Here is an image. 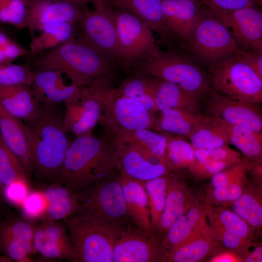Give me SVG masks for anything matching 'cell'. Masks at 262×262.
<instances>
[{
	"label": "cell",
	"mask_w": 262,
	"mask_h": 262,
	"mask_svg": "<svg viewBox=\"0 0 262 262\" xmlns=\"http://www.w3.org/2000/svg\"><path fill=\"white\" fill-rule=\"evenodd\" d=\"M116 171L115 149L110 140L85 134L70 142L55 182L77 192Z\"/></svg>",
	"instance_id": "cell-1"
},
{
	"label": "cell",
	"mask_w": 262,
	"mask_h": 262,
	"mask_svg": "<svg viewBox=\"0 0 262 262\" xmlns=\"http://www.w3.org/2000/svg\"><path fill=\"white\" fill-rule=\"evenodd\" d=\"M31 58L33 68L61 71L79 88L111 75L112 70L113 62L79 36Z\"/></svg>",
	"instance_id": "cell-2"
},
{
	"label": "cell",
	"mask_w": 262,
	"mask_h": 262,
	"mask_svg": "<svg viewBox=\"0 0 262 262\" xmlns=\"http://www.w3.org/2000/svg\"><path fill=\"white\" fill-rule=\"evenodd\" d=\"M64 113L57 105H41L27 126L33 173L40 180L55 182L70 142L63 125Z\"/></svg>",
	"instance_id": "cell-3"
},
{
	"label": "cell",
	"mask_w": 262,
	"mask_h": 262,
	"mask_svg": "<svg viewBox=\"0 0 262 262\" xmlns=\"http://www.w3.org/2000/svg\"><path fill=\"white\" fill-rule=\"evenodd\" d=\"M111 77H103L86 85L100 102L102 112L99 122L107 134L141 128L153 130L155 114L121 94L113 86Z\"/></svg>",
	"instance_id": "cell-4"
},
{
	"label": "cell",
	"mask_w": 262,
	"mask_h": 262,
	"mask_svg": "<svg viewBox=\"0 0 262 262\" xmlns=\"http://www.w3.org/2000/svg\"><path fill=\"white\" fill-rule=\"evenodd\" d=\"M78 262H112L121 227L82 211L64 219Z\"/></svg>",
	"instance_id": "cell-5"
},
{
	"label": "cell",
	"mask_w": 262,
	"mask_h": 262,
	"mask_svg": "<svg viewBox=\"0 0 262 262\" xmlns=\"http://www.w3.org/2000/svg\"><path fill=\"white\" fill-rule=\"evenodd\" d=\"M136 68L137 73L175 83L200 98L212 89L208 74L189 58L172 50H159Z\"/></svg>",
	"instance_id": "cell-6"
},
{
	"label": "cell",
	"mask_w": 262,
	"mask_h": 262,
	"mask_svg": "<svg viewBox=\"0 0 262 262\" xmlns=\"http://www.w3.org/2000/svg\"><path fill=\"white\" fill-rule=\"evenodd\" d=\"M76 193L80 211L121 227L133 223L128 214L119 175L115 174Z\"/></svg>",
	"instance_id": "cell-7"
},
{
	"label": "cell",
	"mask_w": 262,
	"mask_h": 262,
	"mask_svg": "<svg viewBox=\"0 0 262 262\" xmlns=\"http://www.w3.org/2000/svg\"><path fill=\"white\" fill-rule=\"evenodd\" d=\"M109 7L116 29L119 63L137 66L159 52L153 32L144 22L128 12Z\"/></svg>",
	"instance_id": "cell-8"
},
{
	"label": "cell",
	"mask_w": 262,
	"mask_h": 262,
	"mask_svg": "<svg viewBox=\"0 0 262 262\" xmlns=\"http://www.w3.org/2000/svg\"><path fill=\"white\" fill-rule=\"evenodd\" d=\"M208 75L214 90L238 100L262 103V78L234 56L210 66Z\"/></svg>",
	"instance_id": "cell-9"
},
{
	"label": "cell",
	"mask_w": 262,
	"mask_h": 262,
	"mask_svg": "<svg viewBox=\"0 0 262 262\" xmlns=\"http://www.w3.org/2000/svg\"><path fill=\"white\" fill-rule=\"evenodd\" d=\"M187 43L195 57L210 66L233 56L240 48L228 29L214 16L202 17Z\"/></svg>",
	"instance_id": "cell-10"
},
{
	"label": "cell",
	"mask_w": 262,
	"mask_h": 262,
	"mask_svg": "<svg viewBox=\"0 0 262 262\" xmlns=\"http://www.w3.org/2000/svg\"><path fill=\"white\" fill-rule=\"evenodd\" d=\"M168 252L163 237L133 223L124 226L113 252L112 262H166Z\"/></svg>",
	"instance_id": "cell-11"
},
{
	"label": "cell",
	"mask_w": 262,
	"mask_h": 262,
	"mask_svg": "<svg viewBox=\"0 0 262 262\" xmlns=\"http://www.w3.org/2000/svg\"><path fill=\"white\" fill-rule=\"evenodd\" d=\"M82 38L113 62H119V49L115 22L110 7L87 8L77 22Z\"/></svg>",
	"instance_id": "cell-12"
},
{
	"label": "cell",
	"mask_w": 262,
	"mask_h": 262,
	"mask_svg": "<svg viewBox=\"0 0 262 262\" xmlns=\"http://www.w3.org/2000/svg\"><path fill=\"white\" fill-rule=\"evenodd\" d=\"M205 109L207 115L231 125L262 131V115L259 104L235 99L212 89Z\"/></svg>",
	"instance_id": "cell-13"
},
{
	"label": "cell",
	"mask_w": 262,
	"mask_h": 262,
	"mask_svg": "<svg viewBox=\"0 0 262 262\" xmlns=\"http://www.w3.org/2000/svg\"><path fill=\"white\" fill-rule=\"evenodd\" d=\"M112 143L116 170L120 175L146 181L167 175L172 171L165 161L130 145Z\"/></svg>",
	"instance_id": "cell-14"
},
{
	"label": "cell",
	"mask_w": 262,
	"mask_h": 262,
	"mask_svg": "<svg viewBox=\"0 0 262 262\" xmlns=\"http://www.w3.org/2000/svg\"><path fill=\"white\" fill-rule=\"evenodd\" d=\"M210 11L228 29L239 48L242 46L262 52V14L258 7L229 12Z\"/></svg>",
	"instance_id": "cell-15"
},
{
	"label": "cell",
	"mask_w": 262,
	"mask_h": 262,
	"mask_svg": "<svg viewBox=\"0 0 262 262\" xmlns=\"http://www.w3.org/2000/svg\"><path fill=\"white\" fill-rule=\"evenodd\" d=\"M63 125L65 131L76 136L92 134L99 122L102 112L100 102L87 85L66 102Z\"/></svg>",
	"instance_id": "cell-16"
},
{
	"label": "cell",
	"mask_w": 262,
	"mask_h": 262,
	"mask_svg": "<svg viewBox=\"0 0 262 262\" xmlns=\"http://www.w3.org/2000/svg\"><path fill=\"white\" fill-rule=\"evenodd\" d=\"M83 8L69 0H32L27 10L25 28L31 37L44 26L57 22L77 23Z\"/></svg>",
	"instance_id": "cell-17"
},
{
	"label": "cell",
	"mask_w": 262,
	"mask_h": 262,
	"mask_svg": "<svg viewBox=\"0 0 262 262\" xmlns=\"http://www.w3.org/2000/svg\"><path fill=\"white\" fill-rule=\"evenodd\" d=\"M58 221H41L34 226L33 244L36 252L48 259L78 262L70 235Z\"/></svg>",
	"instance_id": "cell-18"
},
{
	"label": "cell",
	"mask_w": 262,
	"mask_h": 262,
	"mask_svg": "<svg viewBox=\"0 0 262 262\" xmlns=\"http://www.w3.org/2000/svg\"><path fill=\"white\" fill-rule=\"evenodd\" d=\"M208 201L197 197L195 202L171 225L163 237L168 253L206 229Z\"/></svg>",
	"instance_id": "cell-19"
},
{
	"label": "cell",
	"mask_w": 262,
	"mask_h": 262,
	"mask_svg": "<svg viewBox=\"0 0 262 262\" xmlns=\"http://www.w3.org/2000/svg\"><path fill=\"white\" fill-rule=\"evenodd\" d=\"M199 0H162L164 23L175 38L188 42L203 17Z\"/></svg>",
	"instance_id": "cell-20"
},
{
	"label": "cell",
	"mask_w": 262,
	"mask_h": 262,
	"mask_svg": "<svg viewBox=\"0 0 262 262\" xmlns=\"http://www.w3.org/2000/svg\"><path fill=\"white\" fill-rule=\"evenodd\" d=\"M64 74L59 70L37 69L31 88L40 104L57 105L65 102L78 91L79 88L74 83L66 84Z\"/></svg>",
	"instance_id": "cell-21"
},
{
	"label": "cell",
	"mask_w": 262,
	"mask_h": 262,
	"mask_svg": "<svg viewBox=\"0 0 262 262\" xmlns=\"http://www.w3.org/2000/svg\"><path fill=\"white\" fill-rule=\"evenodd\" d=\"M21 120L0 106V135L5 144L15 154L29 176L33 173L29 138V131Z\"/></svg>",
	"instance_id": "cell-22"
},
{
	"label": "cell",
	"mask_w": 262,
	"mask_h": 262,
	"mask_svg": "<svg viewBox=\"0 0 262 262\" xmlns=\"http://www.w3.org/2000/svg\"><path fill=\"white\" fill-rule=\"evenodd\" d=\"M197 197L188 189L176 171L168 174L165 208L158 232L164 237L171 225L195 202Z\"/></svg>",
	"instance_id": "cell-23"
},
{
	"label": "cell",
	"mask_w": 262,
	"mask_h": 262,
	"mask_svg": "<svg viewBox=\"0 0 262 262\" xmlns=\"http://www.w3.org/2000/svg\"><path fill=\"white\" fill-rule=\"evenodd\" d=\"M107 5L128 12L155 32L164 42H172L175 37L164 21L162 0H106Z\"/></svg>",
	"instance_id": "cell-24"
},
{
	"label": "cell",
	"mask_w": 262,
	"mask_h": 262,
	"mask_svg": "<svg viewBox=\"0 0 262 262\" xmlns=\"http://www.w3.org/2000/svg\"><path fill=\"white\" fill-rule=\"evenodd\" d=\"M0 106L28 124L35 121L41 104L35 99L31 85H0Z\"/></svg>",
	"instance_id": "cell-25"
},
{
	"label": "cell",
	"mask_w": 262,
	"mask_h": 262,
	"mask_svg": "<svg viewBox=\"0 0 262 262\" xmlns=\"http://www.w3.org/2000/svg\"><path fill=\"white\" fill-rule=\"evenodd\" d=\"M153 130L157 132L189 137L195 131L212 120L201 113L168 109L159 112Z\"/></svg>",
	"instance_id": "cell-26"
},
{
	"label": "cell",
	"mask_w": 262,
	"mask_h": 262,
	"mask_svg": "<svg viewBox=\"0 0 262 262\" xmlns=\"http://www.w3.org/2000/svg\"><path fill=\"white\" fill-rule=\"evenodd\" d=\"M152 77V86L158 112L173 109L201 113L200 98L178 85Z\"/></svg>",
	"instance_id": "cell-27"
},
{
	"label": "cell",
	"mask_w": 262,
	"mask_h": 262,
	"mask_svg": "<svg viewBox=\"0 0 262 262\" xmlns=\"http://www.w3.org/2000/svg\"><path fill=\"white\" fill-rule=\"evenodd\" d=\"M54 182L42 190L48 204L41 221L64 220L81 210L77 193L60 183Z\"/></svg>",
	"instance_id": "cell-28"
},
{
	"label": "cell",
	"mask_w": 262,
	"mask_h": 262,
	"mask_svg": "<svg viewBox=\"0 0 262 262\" xmlns=\"http://www.w3.org/2000/svg\"><path fill=\"white\" fill-rule=\"evenodd\" d=\"M118 175L131 222L145 230L153 229L148 196L145 188L138 180Z\"/></svg>",
	"instance_id": "cell-29"
},
{
	"label": "cell",
	"mask_w": 262,
	"mask_h": 262,
	"mask_svg": "<svg viewBox=\"0 0 262 262\" xmlns=\"http://www.w3.org/2000/svg\"><path fill=\"white\" fill-rule=\"evenodd\" d=\"M107 137L113 143L134 146L166 161L165 155L167 136L165 133L141 128L108 134Z\"/></svg>",
	"instance_id": "cell-30"
},
{
	"label": "cell",
	"mask_w": 262,
	"mask_h": 262,
	"mask_svg": "<svg viewBox=\"0 0 262 262\" xmlns=\"http://www.w3.org/2000/svg\"><path fill=\"white\" fill-rule=\"evenodd\" d=\"M221 248L208 227L169 252L166 262H198L210 258Z\"/></svg>",
	"instance_id": "cell-31"
},
{
	"label": "cell",
	"mask_w": 262,
	"mask_h": 262,
	"mask_svg": "<svg viewBox=\"0 0 262 262\" xmlns=\"http://www.w3.org/2000/svg\"><path fill=\"white\" fill-rule=\"evenodd\" d=\"M77 23L57 22L44 26L40 33L31 37L29 56L33 57L51 50L77 36Z\"/></svg>",
	"instance_id": "cell-32"
},
{
	"label": "cell",
	"mask_w": 262,
	"mask_h": 262,
	"mask_svg": "<svg viewBox=\"0 0 262 262\" xmlns=\"http://www.w3.org/2000/svg\"><path fill=\"white\" fill-rule=\"evenodd\" d=\"M230 205L232 211L243 219L252 230L259 231L262 227V193L259 183L246 185L242 195Z\"/></svg>",
	"instance_id": "cell-33"
},
{
	"label": "cell",
	"mask_w": 262,
	"mask_h": 262,
	"mask_svg": "<svg viewBox=\"0 0 262 262\" xmlns=\"http://www.w3.org/2000/svg\"><path fill=\"white\" fill-rule=\"evenodd\" d=\"M207 217L209 220V225L220 228L244 239L252 240L253 232L251 228L232 211L224 207L213 206L208 201Z\"/></svg>",
	"instance_id": "cell-34"
},
{
	"label": "cell",
	"mask_w": 262,
	"mask_h": 262,
	"mask_svg": "<svg viewBox=\"0 0 262 262\" xmlns=\"http://www.w3.org/2000/svg\"><path fill=\"white\" fill-rule=\"evenodd\" d=\"M222 122L227 130L230 144L236 147L249 160L262 158V131Z\"/></svg>",
	"instance_id": "cell-35"
},
{
	"label": "cell",
	"mask_w": 262,
	"mask_h": 262,
	"mask_svg": "<svg viewBox=\"0 0 262 262\" xmlns=\"http://www.w3.org/2000/svg\"><path fill=\"white\" fill-rule=\"evenodd\" d=\"M117 89L121 94L138 102L151 113L158 112L152 77L137 73L123 82Z\"/></svg>",
	"instance_id": "cell-36"
},
{
	"label": "cell",
	"mask_w": 262,
	"mask_h": 262,
	"mask_svg": "<svg viewBox=\"0 0 262 262\" xmlns=\"http://www.w3.org/2000/svg\"><path fill=\"white\" fill-rule=\"evenodd\" d=\"M188 138L195 149L211 148L230 144L228 131L222 121L214 117Z\"/></svg>",
	"instance_id": "cell-37"
},
{
	"label": "cell",
	"mask_w": 262,
	"mask_h": 262,
	"mask_svg": "<svg viewBox=\"0 0 262 262\" xmlns=\"http://www.w3.org/2000/svg\"><path fill=\"white\" fill-rule=\"evenodd\" d=\"M168 174L148 180H138L147 193L152 227L157 231L165 205Z\"/></svg>",
	"instance_id": "cell-38"
},
{
	"label": "cell",
	"mask_w": 262,
	"mask_h": 262,
	"mask_svg": "<svg viewBox=\"0 0 262 262\" xmlns=\"http://www.w3.org/2000/svg\"><path fill=\"white\" fill-rule=\"evenodd\" d=\"M165 134L167 136L165 158L171 171L189 169L196 162L194 147L182 137Z\"/></svg>",
	"instance_id": "cell-39"
},
{
	"label": "cell",
	"mask_w": 262,
	"mask_h": 262,
	"mask_svg": "<svg viewBox=\"0 0 262 262\" xmlns=\"http://www.w3.org/2000/svg\"><path fill=\"white\" fill-rule=\"evenodd\" d=\"M30 176L15 154L5 144L0 135V180L4 186L16 181L31 185Z\"/></svg>",
	"instance_id": "cell-40"
},
{
	"label": "cell",
	"mask_w": 262,
	"mask_h": 262,
	"mask_svg": "<svg viewBox=\"0 0 262 262\" xmlns=\"http://www.w3.org/2000/svg\"><path fill=\"white\" fill-rule=\"evenodd\" d=\"M34 226L30 220L8 212L0 222V237L33 244Z\"/></svg>",
	"instance_id": "cell-41"
},
{
	"label": "cell",
	"mask_w": 262,
	"mask_h": 262,
	"mask_svg": "<svg viewBox=\"0 0 262 262\" xmlns=\"http://www.w3.org/2000/svg\"><path fill=\"white\" fill-rule=\"evenodd\" d=\"M28 64H0V85H32L37 69Z\"/></svg>",
	"instance_id": "cell-42"
},
{
	"label": "cell",
	"mask_w": 262,
	"mask_h": 262,
	"mask_svg": "<svg viewBox=\"0 0 262 262\" xmlns=\"http://www.w3.org/2000/svg\"><path fill=\"white\" fill-rule=\"evenodd\" d=\"M29 3L25 0H0V25H10L17 30L25 28Z\"/></svg>",
	"instance_id": "cell-43"
},
{
	"label": "cell",
	"mask_w": 262,
	"mask_h": 262,
	"mask_svg": "<svg viewBox=\"0 0 262 262\" xmlns=\"http://www.w3.org/2000/svg\"><path fill=\"white\" fill-rule=\"evenodd\" d=\"M211 233L222 249L239 254L243 259L252 245L251 241L241 238L220 228L210 226Z\"/></svg>",
	"instance_id": "cell-44"
},
{
	"label": "cell",
	"mask_w": 262,
	"mask_h": 262,
	"mask_svg": "<svg viewBox=\"0 0 262 262\" xmlns=\"http://www.w3.org/2000/svg\"><path fill=\"white\" fill-rule=\"evenodd\" d=\"M195 154L196 161L198 163L222 162L230 166L240 163L242 158L239 152L232 149L229 145L211 148L195 149Z\"/></svg>",
	"instance_id": "cell-45"
},
{
	"label": "cell",
	"mask_w": 262,
	"mask_h": 262,
	"mask_svg": "<svg viewBox=\"0 0 262 262\" xmlns=\"http://www.w3.org/2000/svg\"><path fill=\"white\" fill-rule=\"evenodd\" d=\"M29 55V51L0 26V64L12 63L17 58Z\"/></svg>",
	"instance_id": "cell-46"
},
{
	"label": "cell",
	"mask_w": 262,
	"mask_h": 262,
	"mask_svg": "<svg viewBox=\"0 0 262 262\" xmlns=\"http://www.w3.org/2000/svg\"><path fill=\"white\" fill-rule=\"evenodd\" d=\"M47 201L42 190L30 191L20 208L26 218L41 219L47 207Z\"/></svg>",
	"instance_id": "cell-47"
},
{
	"label": "cell",
	"mask_w": 262,
	"mask_h": 262,
	"mask_svg": "<svg viewBox=\"0 0 262 262\" xmlns=\"http://www.w3.org/2000/svg\"><path fill=\"white\" fill-rule=\"evenodd\" d=\"M210 10L233 11L247 7H258L262 0H203Z\"/></svg>",
	"instance_id": "cell-48"
},
{
	"label": "cell",
	"mask_w": 262,
	"mask_h": 262,
	"mask_svg": "<svg viewBox=\"0 0 262 262\" xmlns=\"http://www.w3.org/2000/svg\"><path fill=\"white\" fill-rule=\"evenodd\" d=\"M231 167L222 162L210 161L204 163L197 162L188 169L194 176L201 179L212 177L215 174Z\"/></svg>",
	"instance_id": "cell-49"
},
{
	"label": "cell",
	"mask_w": 262,
	"mask_h": 262,
	"mask_svg": "<svg viewBox=\"0 0 262 262\" xmlns=\"http://www.w3.org/2000/svg\"><path fill=\"white\" fill-rule=\"evenodd\" d=\"M30 185L23 181H16L5 186L4 194L5 198L15 205L19 206L25 199L29 191Z\"/></svg>",
	"instance_id": "cell-50"
},
{
	"label": "cell",
	"mask_w": 262,
	"mask_h": 262,
	"mask_svg": "<svg viewBox=\"0 0 262 262\" xmlns=\"http://www.w3.org/2000/svg\"><path fill=\"white\" fill-rule=\"evenodd\" d=\"M251 68L262 78V53L257 50L248 51L239 48L233 56Z\"/></svg>",
	"instance_id": "cell-51"
},
{
	"label": "cell",
	"mask_w": 262,
	"mask_h": 262,
	"mask_svg": "<svg viewBox=\"0 0 262 262\" xmlns=\"http://www.w3.org/2000/svg\"><path fill=\"white\" fill-rule=\"evenodd\" d=\"M246 172H245L229 182L226 186L229 205L237 200L242 194L247 184Z\"/></svg>",
	"instance_id": "cell-52"
},
{
	"label": "cell",
	"mask_w": 262,
	"mask_h": 262,
	"mask_svg": "<svg viewBox=\"0 0 262 262\" xmlns=\"http://www.w3.org/2000/svg\"><path fill=\"white\" fill-rule=\"evenodd\" d=\"M208 262H243L242 256L235 253L220 249L210 258Z\"/></svg>",
	"instance_id": "cell-53"
},
{
	"label": "cell",
	"mask_w": 262,
	"mask_h": 262,
	"mask_svg": "<svg viewBox=\"0 0 262 262\" xmlns=\"http://www.w3.org/2000/svg\"><path fill=\"white\" fill-rule=\"evenodd\" d=\"M262 158L253 160V162L249 161L247 171L251 172L255 180L260 182L262 177Z\"/></svg>",
	"instance_id": "cell-54"
},
{
	"label": "cell",
	"mask_w": 262,
	"mask_h": 262,
	"mask_svg": "<svg viewBox=\"0 0 262 262\" xmlns=\"http://www.w3.org/2000/svg\"><path fill=\"white\" fill-rule=\"evenodd\" d=\"M243 262H262V246L258 245L251 251H248L244 257Z\"/></svg>",
	"instance_id": "cell-55"
},
{
	"label": "cell",
	"mask_w": 262,
	"mask_h": 262,
	"mask_svg": "<svg viewBox=\"0 0 262 262\" xmlns=\"http://www.w3.org/2000/svg\"><path fill=\"white\" fill-rule=\"evenodd\" d=\"M5 186L0 180V209L3 208L7 202L4 196V189Z\"/></svg>",
	"instance_id": "cell-56"
},
{
	"label": "cell",
	"mask_w": 262,
	"mask_h": 262,
	"mask_svg": "<svg viewBox=\"0 0 262 262\" xmlns=\"http://www.w3.org/2000/svg\"><path fill=\"white\" fill-rule=\"evenodd\" d=\"M87 3H91L95 7H103L107 6L106 0H86Z\"/></svg>",
	"instance_id": "cell-57"
},
{
	"label": "cell",
	"mask_w": 262,
	"mask_h": 262,
	"mask_svg": "<svg viewBox=\"0 0 262 262\" xmlns=\"http://www.w3.org/2000/svg\"><path fill=\"white\" fill-rule=\"evenodd\" d=\"M71 1L74 2L79 5H80L81 7H82L83 9L86 8L87 7V2L86 0H69Z\"/></svg>",
	"instance_id": "cell-58"
},
{
	"label": "cell",
	"mask_w": 262,
	"mask_h": 262,
	"mask_svg": "<svg viewBox=\"0 0 262 262\" xmlns=\"http://www.w3.org/2000/svg\"><path fill=\"white\" fill-rule=\"evenodd\" d=\"M12 260L7 257H0V262H12Z\"/></svg>",
	"instance_id": "cell-59"
},
{
	"label": "cell",
	"mask_w": 262,
	"mask_h": 262,
	"mask_svg": "<svg viewBox=\"0 0 262 262\" xmlns=\"http://www.w3.org/2000/svg\"><path fill=\"white\" fill-rule=\"evenodd\" d=\"M26 0L28 2H30L32 0Z\"/></svg>",
	"instance_id": "cell-60"
},
{
	"label": "cell",
	"mask_w": 262,
	"mask_h": 262,
	"mask_svg": "<svg viewBox=\"0 0 262 262\" xmlns=\"http://www.w3.org/2000/svg\"><path fill=\"white\" fill-rule=\"evenodd\" d=\"M199 0L203 1V0Z\"/></svg>",
	"instance_id": "cell-61"
}]
</instances>
